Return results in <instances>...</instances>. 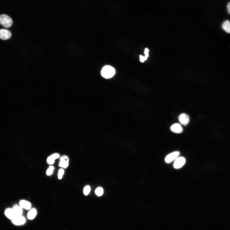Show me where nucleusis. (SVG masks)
<instances>
[{"label":"nucleus","instance_id":"a211bd4d","mask_svg":"<svg viewBox=\"0 0 230 230\" xmlns=\"http://www.w3.org/2000/svg\"><path fill=\"white\" fill-rule=\"evenodd\" d=\"M64 173V170L61 169H59L58 171V178L59 179H61Z\"/></svg>","mask_w":230,"mask_h":230},{"label":"nucleus","instance_id":"6e6552de","mask_svg":"<svg viewBox=\"0 0 230 230\" xmlns=\"http://www.w3.org/2000/svg\"><path fill=\"white\" fill-rule=\"evenodd\" d=\"M178 119L181 124L185 126L187 125L189 121L188 115L184 113L181 114L178 117Z\"/></svg>","mask_w":230,"mask_h":230},{"label":"nucleus","instance_id":"6ab92c4d","mask_svg":"<svg viewBox=\"0 0 230 230\" xmlns=\"http://www.w3.org/2000/svg\"><path fill=\"white\" fill-rule=\"evenodd\" d=\"M90 191V188L89 186H85L84 189V195L86 196L88 195Z\"/></svg>","mask_w":230,"mask_h":230},{"label":"nucleus","instance_id":"0eeeda50","mask_svg":"<svg viewBox=\"0 0 230 230\" xmlns=\"http://www.w3.org/2000/svg\"><path fill=\"white\" fill-rule=\"evenodd\" d=\"M11 36V32L5 29H0V38L3 40H6L10 38Z\"/></svg>","mask_w":230,"mask_h":230},{"label":"nucleus","instance_id":"4be33fe9","mask_svg":"<svg viewBox=\"0 0 230 230\" xmlns=\"http://www.w3.org/2000/svg\"><path fill=\"white\" fill-rule=\"evenodd\" d=\"M227 10L229 13L230 14V2H229L228 4Z\"/></svg>","mask_w":230,"mask_h":230},{"label":"nucleus","instance_id":"7ed1b4c3","mask_svg":"<svg viewBox=\"0 0 230 230\" xmlns=\"http://www.w3.org/2000/svg\"><path fill=\"white\" fill-rule=\"evenodd\" d=\"M11 221L14 224L16 225H23L26 221L25 217L22 215L15 216Z\"/></svg>","mask_w":230,"mask_h":230},{"label":"nucleus","instance_id":"f3484780","mask_svg":"<svg viewBox=\"0 0 230 230\" xmlns=\"http://www.w3.org/2000/svg\"><path fill=\"white\" fill-rule=\"evenodd\" d=\"M54 167L53 166H50L48 169L47 170L46 174L47 176H49L52 174L54 170Z\"/></svg>","mask_w":230,"mask_h":230},{"label":"nucleus","instance_id":"f8f14e48","mask_svg":"<svg viewBox=\"0 0 230 230\" xmlns=\"http://www.w3.org/2000/svg\"><path fill=\"white\" fill-rule=\"evenodd\" d=\"M6 216L9 219L12 220L15 216L12 208H7L5 211Z\"/></svg>","mask_w":230,"mask_h":230},{"label":"nucleus","instance_id":"2eb2a0df","mask_svg":"<svg viewBox=\"0 0 230 230\" xmlns=\"http://www.w3.org/2000/svg\"><path fill=\"white\" fill-rule=\"evenodd\" d=\"M222 27L226 32L230 33V22L229 20L223 22Z\"/></svg>","mask_w":230,"mask_h":230},{"label":"nucleus","instance_id":"20e7f679","mask_svg":"<svg viewBox=\"0 0 230 230\" xmlns=\"http://www.w3.org/2000/svg\"><path fill=\"white\" fill-rule=\"evenodd\" d=\"M69 159L66 156H63L59 158V166L63 168H67L69 165Z\"/></svg>","mask_w":230,"mask_h":230},{"label":"nucleus","instance_id":"1a4fd4ad","mask_svg":"<svg viewBox=\"0 0 230 230\" xmlns=\"http://www.w3.org/2000/svg\"><path fill=\"white\" fill-rule=\"evenodd\" d=\"M170 129L172 132L176 133H181L183 132V129L182 127L178 124L173 125L170 127Z\"/></svg>","mask_w":230,"mask_h":230},{"label":"nucleus","instance_id":"412c9836","mask_svg":"<svg viewBox=\"0 0 230 230\" xmlns=\"http://www.w3.org/2000/svg\"><path fill=\"white\" fill-rule=\"evenodd\" d=\"M149 50L147 48H146L145 51V57L147 58L149 56L148 55Z\"/></svg>","mask_w":230,"mask_h":230},{"label":"nucleus","instance_id":"9b49d317","mask_svg":"<svg viewBox=\"0 0 230 230\" xmlns=\"http://www.w3.org/2000/svg\"><path fill=\"white\" fill-rule=\"evenodd\" d=\"M19 205L22 208L27 210L30 209L31 207V205L30 202L25 200L20 201Z\"/></svg>","mask_w":230,"mask_h":230},{"label":"nucleus","instance_id":"ddd939ff","mask_svg":"<svg viewBox=\"0 0 230 230\" xmlns=\"http://www.w3.org/2000/svg\"><path fill=\"white\" fill-rule=\"evenodd\" d=\"M15 216H21L23 212L22 208L20 206L17 205H15L12 208Z\"/></svg>","mask_w":230,"mask_h":230},{"label":"nucleus","instance_id":"39448f33","mask_svg":"<svg viewBox=\"0 0 230 230\" xmlns=\"http://www.w3.org/2000/svg\"><path fill=\"white\" fill-rule=\"evenodd\" d=\"M179 155L180 152L178 151L174 152L169 154L165 158L166 163H169L176 160Z\"/></svg>","mask_w":230,"mask_h":230},{"label":"nucleus","instance_id":"9d476101","mask_svg":"<svg viewBox=\"0 0 230 230\" xmlns=\"http://www.w3.org/2000/svg\"><path fill=\"white\" fill-rule=\"evenodd\" d=\"M59 157L60 155L58 153L53 154L47 158V163L49 165H52L54 163L55 160L57 159Z\"/></svg>","mask_w":230,"mask_h":230},{"label":"nucleus","instance_id":"4468645a","mask_svg":"<svg viewBox=\"0 0 230 230\" xmlns=\"http://www.w3.org/2000/svg\"><path fill=\"white\" fill-rule=\"evenodd\" d=\"M37 214V211L36 209L33 208L30 210L27 215V217L29 220L33 219L36 216Z\"/></svg>","mask_w":230,"mask_h":230},{"label":"nucleus","instance_id":"f03ea898","mask_svg":"<svg viewBox=\"0 0 230 230\" xmlns=\"http://www.w3.org/2000/svg\"><path fill=\"white\" fill-rule=\"evenodd\" d=\"M13 24L12 19L9 16L3 14L0 15V24L6 28L10 27Z\"/></svg>","mask_w":230,"mask_h":230},{"label":"nucleus","instance_id":"423d86ee","mask_svg":"<svg viewBox=\"0 0 230 230\" xmlns=\"http://www.w3.org/2000/svg\"><path fill=\"white\" fill-rule=\"evenodd\" d=\"M185 158L183 157L177 158L174 162V167L176 169H179L182 167L185 163Z\"/></svg>","mask_w":230,"mask_h":230},{"label":"nucleus","instance_id":"f257e3e1","mask_svg":"<svg viewBox=\"0 0 230 230\" xmlns=\"http://www.w3.org/2000/svg\"><path fill=\"white\" fill-rule=\"evenodd\" d=\"M115 73L116 70L115 69L110 66H106L103 67L101 73L102 77L106 79L112 77Z\"/></svg>","mask_w":230,"mask_h":230},{"label":"nucleus","instance_id":"aec40b11","mask_svg":"<svg viewBox=\"0 0 230 230\" xmlns=\"http://www.w3.org/2000/svg\"><path fill=\"white\" fill-rule=\"evenodd\" d=\"M140 61L142 62H144L147 59V58H146L145 57H144L142 56V55H140Z\"/></svg>","mask_w":230,"mask_h":230},{"label":"nucleus","instance_id":"dca6fc26","mask_svg":"<svg viewBox=\"0 0 230 230\" xmlns=\"http://www.w3.org/2000/svg\"><path fill=\"white\" fill-rule=\"evenodd\" d=\"M103 189L101 187H99L96 189L95 191L96 195L98 196H101L103 194Z\"/></svg>","mask_w":230,"mask_h":230}]
</instances>
